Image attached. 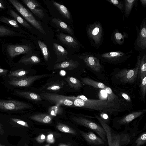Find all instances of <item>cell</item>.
Instances as JSON below:
<instances>
[{
  "label": "cell",
  "mask_w": 146,
  "mask_h": 146,
  "mask_svg": "<svg viewBox=\"0 0 146 146\" xmlns=\"http://www.w3.org/2000/svg\"><path fill=\"white\" fill-rule=\"evenodd\" d=\"M73 106L101 112H107L115 116L126 110L127 104L121 100L108 102L100 100L90 99L83 95L73 96L71 100Z\"/></svg>",
  "instance_id": "6da1fadb"
},
{
  "label": "cell",
  "mask_w": 146,
  "mask_h": 146,
  "mask_svg": "<svg viewBox=\"0 0 146 146\" xmlns=\"http://www.w3.org/2000/svg\"><path fill=\"white\" fill-rule=\"evenodd\" d=\"M94 117L106 132L108 146H126L131 144L135 138L141 132L139 129L138 124L137 123L133 124V127L124 128L123 131L118 132L104 122L97 114H94Z\"/></svg>",
  "instance_id": "7a4b0ae2"
},
{
  "label": "cell",
  "mask_w": 146,
  "mask_h": 146,
  "mask_svg": "<svg viewBox=\"0 0 146 146\" xmlns=\"http://www.w3.org/2000/svg\"><path fill=\"white\" fill-rule=\"evenodd\" d=\"M87 36L91 46L96 49H100L104 42V31L101 23L95 21L87 26Z\"/></svg>",
  "instance_id": "3957f363"
},
{
  "label": "cell",
  "mask_w": 146,
  "mask_h": 146,
  "mask_svg": "<svg viewBox=\"0 0 146 146\" xmlns=\"http://www.w3.org/2000/svg\"><path fill=\"white\" fill-rule=\"evenodd\" d=\"M9 1L24 19L42 34L46 35V32L40 22L35 19L27 9L17 0H9Z\"/></svg>",
  "instance_id": "277c9868"
},
{
  "label": "cell",
  "mask_w": 146,
  "mask_h": 146,
  "mask_svg": "<svg viewBox=\"0 0 146 146\" xmlns=\"http://www.w3.org/2000/svg\"><path fill=\"white\" fill-rule=\"evenodd\" d=\"M72 119L76 123L89 129L107 141L106 132L100 123L85 117H74Z\"/></svg>",
  "instance_id": "5b68a950"
},
{
  "label": "cell",
  "mask_w": 146,
  "mask_h": 146,
  "mask_svg": "<svg viewBox=\"0 0 146 146\" xmlns=\"http://www.w3.org/2000/svg\"><path fill=\"white\" fill-rule=\"evenodd\" d=\"M133 53L131 50L126 52L118 51L103 53L98 52L95 53V55L103 61L116 64L125 61L131 56Z\"/></svg>",
  "instance_id": "8992f818"
},
{
  "label": "cell",
  "mask_w": 146,
  "mask_h": 146,
  "mask_svg": "<svg viewBox=\"0 0 146 146\" xmlns=\"http://www.w3.org/2000/svg\"><path fill=\"white\" fill-rule=\"evenodd\" d=\"M4 52L8 57L13 59L21 54H27L32 52V47L27 44H7L4 47Z\"/></svg>",
  "instance_id": "52a82bcc"
},
{
  "label": "cell",
  "mask_w": 146,
  "mask_h": 146,
  "mask_svg": "<svg viewBox=\"0 0 146 146\" xmlns=\"http://www.w3.org/2000/svg\"><path fill=\"white\" fill-rule=\"evenodd\" d=\"M145 111L146 110L135 111L123 116L116 118L113 119L112 127L118 131L123 126H124V128L128 127L132 121L141 116Z\"/></svg>",
  "instance_id": "ba28073f"
},
{
  "label": "cell",
  "mask_w": 146,
  "mask_h": 146,
  "mask_svg": "<svg viewBox=\"0 0 146 146\" xmlns=\"http://www.w3.org/2000/svg\"><path fill=\"white\" fill-rule=\"evenodd\" d=\"M141 55V52H139L135 68L131 69H124L116 74V77L119 78L122 82L132 84L135 81L138 74Z\"/></svg>",
  "instance_id": "9c48e42d"
},
{
  "label": "cell",
  "mask_w": 146,
  "mask_h": 146,
  "mask_svg": "<svg viewBox=\"0 0 146 146\" xmlns=\"http://www.w3.org/2000/svg\"><path fill=\"white\" fill-rule=\"evenodd\" d=\"M53 75L52 74H47L35 76H25L20 78H14L11 79L8 83L9 85L14 86L27 87L38 80L50 77Z\"/></svg>",
  "instance_id": "30bf717a"
},
{
  "label": "cell",
  "mask_w": 146,
  "mask_h": 146,
  "mask_svg": "<svg viewBox=\"0 0 146 146\" xmlns=\"http://www.w3.org/2000/svg\"><path fill=\"white\" fill-rule=\"evenodd\" d=\"M137 32V38L134 44L135 50L141 52L146 51V19L144 17L139 29L136 26Z\"/></svg>",
  "instance_id": "8fae6325"
},
{
  "label": "cell",
  "mask_w": 146,
  "mask_h": 146,
  "mask_svg": "<svg viewBox=\"0 0 146 146\" xmlns=\"http://www.w3.org/2000/svg\"><path fill=\"white\" fill-rule=\"evenodd\" d=\"M42 98L56 105L67 106H73V102L66 98V96L49 92H43L40 95Z\"/></svg>",
  "instance_id": "7c38bea8"
},
{
  "label": "cell",
  "mask_w": 146,
  "mask_h": 146,
  "mask_svg": "<svg viewBox=\"0 0 146 146\" xmlns=\"http://www.w3.org/2000/svg\"><path fill=\"white\" fill-rule=\"evenodd\" d=\"M78 58L82 60L86 65L97 72L100 71L102 68L100 60L90 52H86L80 54Z\"/></svg>",
  "instance_id": "4fadbf2b"
},
{
  "label": "cell",
  "mask_w": 146,
  "mask_h": 146,
  "mask_svg": "<svg viewBox=\"0 0 146 146\" xmlns=\"http://www.w3.org/2000/svg\"><path fill=\"white\" fill-rule=\"evenodd\" d=\"M30 104L16 100H0V109L17 111L31 108Z\"/></svg>",
  "instance_id": "5bb4252c"
},
{
  "label": "cell",
  "mask_w": 146,
  "mask_h": 146,
  "mask_svg": "<svg viewBox=\"0 0 146 146\" xmlns=\"http://www.w3.org/2000/svg\"><path fill=\"white\" fill-rule=\"evenodd\" d=\"M80 133L89 146H106L108 145V141H105L92 131L85 132L80 131Z\"/></svg>",
  "instance_id": "9a60e30c"
},
{
  "label": "cell",
  "mask_w": 146,
  "mask_h": 146,
  "mask_svg": "<svg viewBox=\"0 0 146 146\" xmlns=\"http://www.w3.org/2000/svg\"><path fill=\"white\" fill-rule=\"evenodd\" d=\"M23 2L36 16L42 19L44 17L43 11L40 8V4L35 0H22Z\"/></svg>",
  "instance_id": "2e32d148"
},
{
  "label": "cell",
  "mask_w": 146,
  "mask_h": 146,
  "mask_svg": "<svg viewBox=\"0 0 146 146\" xmlns=\"http://www.w3.org/2000/svg\"><path fill=\"white\" fill-rule=\"evenodd\" d=\"M80 65L79 63L71 59H67L55 64L54 68L56 70L65 69L71 70L76 68Z\"/></svg>",
  "instance_id": "e0dca14e"
},
{
  "label": "cell",
  "mask_w": 146,
  "mask_h": 146,
  "mask_svg": "<svg viewBox=\"0 0 146 146\" xmlns=\"http://www.w3.org/2000/svg\"><path fill=\"white\" fill-rule=\"evenodd\" d=\"M128 37V34L125 32L120 33L119 30H114L111 35V41L114 44L121 45L123 44L125 38Z\"/></svg>",
  "instance_id": "ac0fdd59"
},
{
  "label": "cell",
  "mask_w": 146,
  "mask_h": 146,
  "mask_svg": "<svg viewBox=\"0 0 146 146\" xmlns=\"http://www.w3.org/2000/svg\"><path fill=\"white\" fill-rule=\"evenodd\" d=\"M40 62V58L36 55L32 54L31 52L22 56L17 63L28 65L36 64Z\"/></svg>",
  "instance_id": "d6986e66"
},
{
  "label": "cell",
  "mask_w": 146,
  "mask_h": 146,
  "mask_svg": "<svg viewBox=\"0 0 146 146\" xmlns=\"http://www.w3.org/2000/svg\"><path fill=\"white\" fill-rule=\"evenodd\" d=\"M57 36L60 41L63 44L74 48L78 47V42L72 36L62 33L58 34Z\"/></svg>",
  "instance_id": "ffe728a7"
},
{
  "label": "cell",
  "mask_w": 146,
  "mask_h": 146,
  "mask_svg": "<svg viewBox=\"0 0 146 146\" xmlns=\"http://www.w3.org/2000/svg\"><path fill=\"white\" fill-rule=\"evenodd\" d=\"M7 13L13 19L15 20L18 23L20 24L24 27L29 30L32 29L31 27L28 22L12 9L8 7Z\"/></svg>",
  "instance_id": "44dd1931"
},
{
  "label": "cell",
  "mask_w": 146,
  "mask_h": 146,
  "mask_svg": "<svg viewBox=\"0 0 146 146\" xmlns=\"http://www.w3.org/2000/svg\"><path fill=\"white\" fill-rule=\"evenodd\" d=\"M0 22L8 25L10 27L15 31L21 33L25 32L20 27L19 25L16 21L13 19H11L3 16H0Z\"/></svg>",
  "instance_id": "7402d4cb"
},
{
  "label": "cell",
  "mask_w": 146,
  "mask_h": 146,
  "mask_svg": "<svg viewBox=\"0 0 146 146\" xmlns=\"http://www.w3.org/2000/svg\"><path fill=\"white\" fill-rule=\"evenodd\" d=\"M54 51L57 57V61L59 62L64 60L68 54V52L61 45L56 43L52 45Z\"/></svg>",
  "instance_id": "603a6c76"
},
{
  "label": "cell",
  "mask_w": 146,
  "mask_h": 146,
  "mask_svg": "<svg viewBox=\"0 0 146 146\" xmlns=\"http://www.w3.org/2000/svg\"><path fill=\"white\" fill-rule=\"evenodd\" d=\"M24 35L12 28L0 25V37L23 36Z\"/></svg>",
  "instance_id": "cb8c5ba5"
},
{
  "label": "cell",
  "mask_w": 146,
  "mask_h": 146,
  "mask_svg": "<svg viewBox=\"0 0 146 146\" xmlns=\"http://www.w3.org/2000/svg\"><path fill=\"white\" fill-rule=\"evenodd\" d=\"M140 52L141 58L138 74L141 79L146 75V51Z\"/></svg>",
  "instance_id": "d4e9b609"
},
{
  "label": "cell",
  "mask_w": 146,
  "mask_h": 146,
  "mask_svg": "<svg viewBox=\"0 0 146 146\" xmlns=\"http://www.w3.org/2000/svg\"><path fill=\"white\" fill-rule=\"evenodd\" d=\"M29 118L38 122L43 123H50L52 122V116L49 114L38 113L31 115Z\"/></svg>",
  "instance_id": "484cf974"
},
{
  "label": "cell",
  "mask_w": 146,
  "mask_h": 146,
  "mask_svg": "<svg viewBox=\"0 0 146 146\" xmlns=\"http://www.w3.org/2000/svg\"><path fill=\"white\" fill-rule=\"evenodd\" d=\"M124 16L127 17L129 16L133 7L137 9V0H123Z\"/></svg>",
  "instance_id": "4316f807"
},
{
  "label": "cell",
  "mask_w": 146,
  "mask_h": 146,
  "mask_svg": "<svg viewBox=\"0 0 146 146\" xmlns=\"http://www.w3.org/2000/svg\"><path fill=\"white\" fill-rule=\"evenodd\" d=\"M16 93L19 96L34 101H40L42 98L40 95L29 91H16Z\"/></svg>",
  "instance_id": "83f0119b"
},
{
  "label": "cell",
  "mask_w": 146,
  "mask_h": 146,
  "mask_svg": "<svg viewBox=\"0 0 146 146\" xmlns=\"http://www.w3.org/2000/svg\"><path fill=\"white\" fill-rule=\"evenodd\" d=\"M52 22L58 27L61 28L70 35H73V31L72 29L66 23L60 19L54 18L52 20Z\"/></svg>",
  "instance_id": "f1b7e54d"
},
{
  "label": "cell",
  "mask_w": 146,
  "mask_h": 146,
  "mask_svg": "<svg viewBox=\"0 0 146 146\" xmlns=\"http://www.w3.org/2000/svg\"><path fill=\"white\" fill-rule=\"evenodd\" d=\"M52 3L53 5L64 18L67 19H70V13L65 6L54 1Z\"/></svg>",
  "instance_id": "f546056e"
},
{
  "label": "cell",
  "mask_w": 146,
  "mask_h": 146,
  "mask_svg": "<svg viewBox=\"0 0 146 146\" xmlns=\"http://www.w3.org/2000/svg\"><path fill=\"white\" fill-rule=\"evenodd\" d=\"M64 80L68 82L70 86L76 90H79L82 87L80 81L77 78L67 76Z\"/></svg>",
  "instance_id": "4dcf8cb0"
},
{
  "label": "cell",
  "mask_w": 146,
  "mask_h": 146,
  "mask_svg": "<svg viewBox=\"0 0 146 146\" xmlns=\"http://www.w3.org/2000/svg\"><path fill=\"white\" fill-rule=\"evenodd\" d=\"M81 80L84 84L96 88L104 89L106 86L102 82H97L88 77L82 78Z\"/></svg>",
  "instance_id": "1f68e13d"
},
{
  "label": "cell",
  "mask_w": 146,
  "mask_h": 146,
  "mask_svg": "<svg viewBox=\"0 0 146 146\" xmlns=\"http://www.w3.org/2000/svg\"><path fill=\"white\" fill-rule=\"evenodd\" d=\"M63 86V83L60 82H51L46 84L42 88L48 90L57 91L61 89Z\"/></svg>",
  "instance_id": "d6a6232c"
},
{
  "label": "cell",
  "mask_w": 146,
  "mask_h": 146,
  "mask_svg": "<svg viewBox=\"0 0 146 146\" xmlns=\"http://www.w3.org/2000/svg\"><path fill=\"white\" fill-rule=\"evenodd\" d=\"M146 143V131H145L138 135L135 138L132 144L135 145V146H142Z\"/></svg>",
  "instance_id": "836d02e7"
},
{
  "label": "cell",
  "mask_w": 146,
  "mask_h": 146,
  "mask_svg": "<svg viewBox=\"0 0 146 146\" xmlns=\"http://www.w3.org/2000/svg\"><path fill=\"white\" fill-rule=\"evenodd\" d=\"M38 42L44 59L45 61H47L48 60L49 53L47 46L44 42L41 40H38Z\"/></svg>",
  "instance_id": "e575fe53"
},
{
  "label": "cell",
  "mask_w": 146,
  "mask_h": 146,
  "mask_svg": "<svg viewBox=\"0 0 146 146\" xmlns=\"http://www.w3.org/2000/svg\"><path fill=\"white\" fill-rule=\"evenodd\" d=\"M107 95V101L108 102H113L119 100L118 97L113 93L112 89L108 86H106L104 89Z\"/></svg>",
  "instance_id": "d590c367"
},
{
  "label": "cell",
  "mask_w": 146,
  "mask_h": 146,
  "mask_svg": "<svg viewBox=\"0 0 146 146\" xmlns=\"http://www.w3.org/2000/svg\"><path fill=\"white\" fill-rule=\"evenodd\" d=\"M56 127L58 130L63 132L75 134H77L76 131L72 129L61 123H58Z\"/></svg>",
  "instance_id": "8d00e7d4"
},
{
  "label": "cell",
  "mask_w": 146,
  "mask_h": 146,
  "mask_svg": "<svg viewBox=\"0 0 146 146\" xmlns=\"http://www.w3.org/2000/svg\"><path fill=\"white\" fill-rule=\"evenodd\" d=\"M29 72L28 70L23 69H20L10 72L9 77H15L16 78H20L25 76Z\"/></svg>",
  "instance_id": "74e56055"
},
{
  "label": "cell",
  "mask_w": 146,
  "mask_h": 146,
  "mask_svg": "<svg viewBox=\"0 0 146 146\" xmlns=\"http://www.w3.org/2000/svg\"><path fill=\"white\" fill-rule=\"evenodd\" d=\"M106 1L117 7L123 13L124 10V4L123 0H107Z\"/></svg>",
  "instance_id": "f35d334b"
},
{
  "label": "cell",
  "mask_w": 146,
  "mask_h": 146,
  "mask_svg": "<svg viewBox=\"0 0 146 146\" xmlns=\"http://www.w3.org/2000/svg\"><path fill=\"white\" fill-rule=\"evenodd\" d=\"M140 87L143 98H144L146 92V75L141 79Z\"/></svg>",
  "instance_id": "ab89813d"
},
{
  "label": "cell",
  "mask_w": 146,
  "mask_h": 146,
  "mask_svg": "<svg viewBox=\"0 0 146 146\" xmlns=\"http://www.w3.org/2000/svg\"><path fill=\"white\" fill-rule=\"evenodd\" d=\"M99 116L103 121L107 124L109 125L111 121V118L106 112H101Z\"/></svg>",
  "instance_id": "60d3db41"
},
{
  "label": "cell",
  "mask_w": 146,
  "mask_h": 146,
  "mask_svg": "<svg viewBox=\"0 0 146 146\" xmlns=\"http://www.w3.org/2000/svg\"><path fill=\"white\" fill-rule=\"evenodd\" d=\"M98 96L100 100L107 101V94L104 89H101L100 90Z\"/></svg>",
  "instance_id": "b9f144b4"
},
{
  "label": "cell",
  "mask_w": 146,
  "mask_h": 146,
  "mask_svg": "<svg viewBox=\"0 0 146 146\" xmlns=\"http://www.w3.org/2000/svg\"><path fill=\"white\" fill-rule=\"evenodd\" d=\"M11 119L12 121L17 123L18 124L25 127H29V125L27 123L23 120L15 118H11Z\"/></svg>",
  "instance_id": "7bdbcfd3"
},
{
  "label": "cell",
  "mask_w": 146,
  "mask_h": 146,
  "mask_svg": "<svg viewBox=\"0 0 146 146\" xmlns=\"http://www.w3.org/2000/svg\"><path fill=\"white\" fill-rule=\"evenodd\" d=\"M46 138L44 134H41L36 139V140L39 143H42L44 141Z\"/></svg>",
  "instance_id": "ee69618b"
},
{
  "label": "cell",
  "mask_w": 146,
  "mask_h": 146,
  "mask_svg": "<svg viewBox=\"0 0 146 146\" xmlns=\"http://www.w3.org/2000/svg\"><path fill=\"white\" fill-rule=\"evenodd\" d=\"M47 142L49 143H54V140L53 137V135L52 134H50L48 135L46 139Z\"/></svg>",
  "instance_id": "f6af8a7d"
},
{
  "label": "cell",
  "mask_w": 146,
  "mask_h": 146,
  "mask_svg": "<svg viewBox=\"0 0 146 146\" xmlns=\"http://www.w3.org/2000/svg\"><path fill=\"white\" fill-rule=\"evenodd\" d=\"M121 95L122 97L127 102H131V99L128 95L125 93H123L121 94Z\"/></svg>",
  "instance_id": "bcb514c9"
},
{
  "label": "cell",
  "mask_w": 146,
  "mask_h": 146,
  "mask_svg": "<svg viewBox=\"0 0 146 146\" xmlns=\"http://www.w3.org/2000/svg\"><path fill=\"white\" fill-rule=\"evenodd\" d=\"M7 70L0 68V75H4L8 72Z\"/></svg>",
  "instance_id": "7dc6e473"
},
{
  "label": "cell",
  "mask_w": 146,
  "mask_h": 146,
  "mask_svg": "<svg viewBox=\"0 0 146 146\" xmlns=\"http://www.w3.org/2000/svg\"><path fill=\"white\" fill-rule=\"evenodd\" d=\"M4 133V131L2 124L0 121V135H2Z\"/></svg>",
  "instance_id": "c3c4849f"
},
{
  "label": "cell",
  "mask_w": 146,
  "mask_h": 146,
  "mask_svg": "<svg viewBox=\"0 0 146 146\" xmlns=\"http://www.w3.org/2000/svg\"><path fill=\"white\" fill-rule=\"evenodd\" d=\"M142 6L145 8L146 7V0H139Z\"/></svg>",
  "instance_id": "681fc988"
},
{
  "label": "cell",
  "mask_w": 146,
  "mask_h": 146,
  "mask_svg": "<svg viewBox=\"0 0 146 146\" xmlns=\"http://www.w3.org/2000/svg\"><path fill=\"white\" fill-rule=\"evenodd\" d=\"M5 7L4 6V5L3 3L1 2L0 1V9H5Z\"/></svg>",
  "instance_id": "f907efd6"
},
{
  "label": "cell",
  "mask_w": 146,
  "mask_h": 146,
  "mask_svg": "<svg viewBox=\"0 0 146 146\" xmlns=\"http://www.w3.org/2000/svg\"><path fill=\"white\" fill-rule=\"evenodd\" d=\"M59 146H68L67 145H66L63 144H60L58 145Z\"/></svg>",
  "instance_id": "816d5d0a"
},
{
  "label": "cell",
  "mask_w": 146,
  "mask_h": 146,
  "mask_svg": "<svg viewBox=\"0 0 146 146\" xmlns=\"http://www.w3.org/2000/svg\"><path fill=\"white\" fill-rule=\"evenodd\" d=\"M0 146H5L4 145H3L2 144L0 143Z\"/></svg>",
  "instance_id": "f5cc1de1"
},
{
  "label": "cell",
  "mask_w": 146,
  "mask_h": 146,
  "mask_svg": "<svg viewBox=\"0 0 146 146\" xmlns=\"http://www.w3.org/2000/svg\"><path fill=\"white\" fill-rule=\"evenodd\" d=\"M45 146H50V145L49 144H48L46 145Z\"/></svg>",
  "instance_id": "db71d44e"
},
{
  "label": "cell",
  "mask_w": 146,
  "mask_h": 146,
  "mask_svg": "<svg viewBox=\"0 0 146 146\" xmlns=\"http://www.w3.org/2000/svg\"><path fill=\"white\" fill-rule=\"evenodd\" d=\"M131 146H135V145L133 144H132Z\"/></svg>",
  "instance_id": "11a10c76"
},
{
  "label": "cell",
  "mask_w": 146,
  "mask_h": 146,
  "mask_svg": "<svg viewBox=\"0 0 146 146\" xmlns=\"http://www.w3.org/2000/svg\"><path fill=\"white\" fill-rule=\"evenodd\" d=\"M106 146H108V145H106Z\"/></svg>",
  "instance_id": "9f6ffc18"
}]
</instances>
